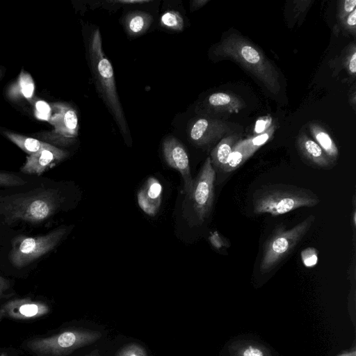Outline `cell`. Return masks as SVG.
Here are the masks:
<instances>
[{
  "mask_svg": "<svg viewBox=\"0 0 356 356\" xmlns=\"http://www.w3.org/2000/svg\"><path fill=\"white\" fill-rule=\"evenodd\" d=\"M26 181L21 177L10 172H0V186H19L24 185Z\"/></svg>",
  "mask_w": 356,
  "mask_h": 356,
  "instance_id": "25",
  "label": "cell"
},
{
  "mask_svg": "<svg viewBox=\"0 0 356 356\" xmlns=\"http://www.w3.org/2000/svg\"><path fill=\"white\" fill-rule=\"evenodd\" d=\"M161 185L154 178H149L138 195L140 208L149 215H154L159 208L161 197Z\"/></svg>",
  "mask_w": 356,
  "mask_h": 356,
  "instance_id": "16",
  "label": "cell"
},
{
  "mask_svg": "<svg viewBox=\"0 0 356 356\" xmlns=\"http://www.w3.org/2000/svg\"><path fill=\"white\" fill-rule=\"evenodd\" d=\"M298 147L301 155L314 165L328 168L334 163V161L327 156L321 147L305 134L299 135Z\"/></svg>",
  "mask_w": 356,
  "mask_h": 356,
  "instance_id": "15",
  "label": "cell"
},
{
  "mask_svg": "<svg viewBox=\"0 0 356 356\" xmlns=\"http://www.w3.org/2000/svg\"><path fill=\"white\" fill-rule=\"evenodd\" d=\"M213 52L216 57L238 63L271 93L277 95L280 91V76L274 65L259 48L245 38L230 33L216 45Z\"/></svg>",
  "mask_w": 356,
  "mask_h": 356,
  "instance_id": "1",
  "label": "cell"
},
{
  "mask_svg": "<svg viewBox=\"0 0 356 356\" xmlns=\"http://www.w3.org/2000/svg\"><path fill=\"white\" fill-rule=\"evenodd\" d=\"M356 9L355 0H344L340 2L339 6L338 18L341 23L354 10Z\"/></svg>",
  "mask_w": 356,
  "mask_h": 356,
  "instance_id": "26",
  "label": "cell"
},
{
  "mask_svg": "<svg viewBox=\"0 0 356 356\" xmlns=\"http://www.w3.org/2000/svg\"><path fill=\"white\" fill-rule=\"evenodd\" d=\"M255 151L250 147L248 139L239 140L235 145L222 171L230 172L236 170Z\"/></svg>",
  "mask_w": 356,
  "mask_h": 356,
  "instance_id": "21",
  "label": "cell"
},
{
  "mask_svg": "<svg viewBox=\"0 0 356 356\" xmlns=\"http://www.w3.org/2000/svg\"><path fill=\"white\" fill-rule=\"evenodd\" d=\"M314 220V216L310 215L290 229L275 230L264 244L260 271L268 273L282 261L308 232Z\"/></svg>",
  "mask_w": 356,
  "mask_h": 356,
  "instance_id": "5",
  "label": "cell"
},
{
  "mask_svg": "<svg viewBox=\"0 0 356 356\" xmlns=\"http://www.w3.org/2000/svg\"><path fill=\"white\" fill-rule=\"evenodd\" d=\"M320 202L312 191L283 184H267L252 195L253 211L256 214L279 216L300 207H312Z\"/></svg>",
  "mask_w": 356,
  "mask_h": 356,
  "instance_id": "3",
  "label": "cell"
},
{
  "mask_svg": "<svg viewBox=\"0 0 356 356\" xmlns=\"http://www.w3.org/2000/svg\"><path fill=\"white\" fill-rule=\"evenodd\" d=\"M204 105L209 111L231 114L239 112L245 106V103L235 95L218 92L210 95Z\"/></svg>",
  "mask_w": 356,
  "mask_h": 356,
  "instance_id": "14",
  "label": "cell"
},
{
  "mask_svg": "<svg viewBox=\"0 0 356 356\" xmlns=\"http://www.w3.org/2000/svg\"><path fill=\"white\" fill-rule=\"evenodd\" d=\"M337 356H356L355 348L353 347L350 350L343 351V352L341 353L340 354H339Z\"/></svg>",
  "mask_w": 356,
  "mask_h": 356,
  "instance_id": "36",
  "label": "cell"
},
{
  "mask_svg": "<svg viewBox=\"0 0 356 356\" xmlns=\"http://www.w3.org/2000/svg\"><path fill=\"white\" fill-rule=\"evenodd\" d=\"M1 132L8 139L29 155L40 151L42 148L51 145L39 139L25 136L12 131L3 130Z\"/></svg>",
  "mask_w": 356,
  "mask_h": 356,
  "instance_id": "22",
  "label": "cell"
},
{
  "mask_svg": "<svg viewBox=\"0 0 356 356\" xmlns=\"http://www.w3.org/2000/svg\"><path fill=\"white\" fill-rule=\"evenodd\" d=\"M234 133L232 124L220 120L201 118L195 120L188 129L191 142L199 147H208L225 136Z\"/></svg>",
  "mask_w": 356,
  "mask_h": 356,
  "instance_id": "10",
  "label": "cell"
},
{
  "mask_svg": "<svg viewBox=\"0 0 356 356\" xmlns=\"http://www.w3.org/2000/svg\"><path fill=\"white\" fill-rule=\"evenodd\" d=\"M161 25L172 31H181L184 29V22L181 15L177 10H168L161 17Z\"/></svg>",
  "mask_w": 356,
  "mask_h": 356,
  "instance_id": "24",
  "label": "cell"
},
{
  "mask_svg": "<svg viewBox=\"0 0 356 356\" xmlns=\"http://www.w3.org/2000/svg\"><path fill=\"white\" fill-rule=\"evenodd\" d=\"M208 0H193L190 2V10L194 12L208 3Z\"/></svg>",
  "mask_w": 356,
  "mask_h": 356,
  "instance_id": "34",
  "label": "cell"
},
{
  "mask_svg": "<svg viewBox=\"0 0 356 356\" xmlns=\"http://www.w3.org/2000/svg\"><path fill=\"white\" fill-rule=\"evenodd\" d=\"M120 356H145L142 350L136 347H130L123 350Z\"/></svg>",
  "mask_w": 356,
  "mask_h": 356,
  "instance_id": "33",
  "label": "cell"
},
{
  "mask_svg": "<svg viewBox=\"0 0 356 356\" xmlns=\"http://www.w3.org/2000/svg\"><path fill=\"white\" fill-rule=\"evenodd\" d=\"M226 356H273L272 351L260 342L238 339L229 343Z\"/></svg>",
  "mask_w": 356,
  "mask_h": 356,
  "instance_id": "17",
  "label": "cell"
},
{
  "mask_svg": "<svg viewBox=\"0 0 356 356\" xmlns=\"http://www.w3.org/2000/svg\"><path fill=\"white\" fill-rule=\"evenodd\" d=\"M10 288V282L6 278L0 275V299L9 297L10 295L8 293Z\"/></svg>",
  "mask_w": 356,
  "mask_h": 356,
  "instance_id": "32",
  "label": "cell"
},
{
  "mask_svg": "<svg viewBox=\"0 0 356 356\" xmlns=\"http://www.w3.org/2000/svg\"><path fill=\"white\" fill-rule=\"evenodd\" d=\"M68 156V152L51 145L29 155L20 171L25 174L40 175L63 161Z\"/></svg>",
  "mask_w": 356,
  "mask_h": 356,
  "instance_id": "13",
  "label": "cell"
},
{
  "mask_svg": "<svg viewBox=\"0 0 356 356\" xmlns=\"http://www.w3.org/2000/svg\"><path fill=\"white\" fill-rule=\"evenodd\" d=\"M162 151L168 165L178 170L182 176L184 191L188 195L193 185L188 153L184 146L175 137L166 138L163 142Z\"/></svg>",
  "mask_w": 356,
  "mask_h": 356,
  "instance_id": "12",
  "label": "cell"
},
{
  "mask_svg": "<svg viewBox=\"0 0 356 356\" xmlns=\"http://www.w3.org/2000/svg\"><path fill=\"white\" fill-rule=\"evenodd\" d=\"M271 119L265 118L259 119L255 125L254 131L256 134H261L266 131L270 124Z\"/></svg>",
  "mask_w": 356,
  "mask_h": 356,
  "instance_id": "31",
  "label": "cell"
},
{
  "mask_svg": "<svg viewBox=\"0 0 356 356\" xmlns=\"http://www.w3.org/2000/svg\"><path fill=\"white\" fill-rule=\"evenodd\" d=\"M149 0H115L111 1L112 3L121 4H143L150 2Z\"/></svg>",
  "mask_w": 356,
  "mask_h": 356,
  "instance_id": "35",
  "label": "cell"
},
{
  "mask_svg": "<svg viewBox=\"0 0 356 356\" xmlns=\"http://www.w3.org/2000/svg\"><path fill=\"white\" fill-rule=\"evenodd\" d=\"M240 136L233 133L222 138L211 152V162L213 168L222 171L227 163L228 159L233 151Z\"/></svg>",
  "mask_w": 356,
  "mask_h": 356,
  "instance_id": "18",
  "label": "cell"
},
{
  "mask_svg": "<svg viewBox=\"0 0 356 356\" xmlns=\"http://www.w3.org/2000/svg\"><path fill=\"white\" fill-rule=\"evenodd\" d=\"M344 29L350 33H355L356 29V9L349 14L341 22Z\"/></svg>",
  "mask_w": 356,
  "mask_h": 356,
  "instance_id": "29",
  "label": "cell"
},
{
  "mask_svg": "<svg viewBox=\"0 0 356 356\" xmlns=\"http://www.w3.org/2000/svg\"><path fill=\"white\" fill-rule=\"evenodd\" d=\"M0 356H7V354L5 352L0 353Z\"/></svg>",
  "mask_w": 356,
  "mask_h": 356,
  "instance_id": "38",
  "label": "cell"
},
{
  "mask_svg": "<svg viewBox=\"0 0 356 356\" xmlns=\"http://www.w3.org/2000/svg\"><path fill=\"white\" fill-rule=\"evenodd\" d=\"M47 302L31 298L9 300L0 307V321L3 318L18 321H31L43 317L49 313Z\"/></svg>",
  "mask_w": 356,
  "mask_h": 356,
  "instance_id": "11",
  "label": "cell"
},
{
  "mask_svg": "<svg viewBox=\"0 0 356 356\" xmlns=\"http://www.w3.org/2000/svg\"><path fill=\"white\" fill-rule=\"evenodd\" d=\"M53 108L54 113L49 118V122L54 129L50 132L40 134L38 138L54 146H69L74 143L78 134L76 111L72 106L65 103L54 104Z\"/></svg>",
  "mask_w": 356,
  "mask_h": 356,
  "instance_id": "7",
  "label": "cell"
},
{
  "mask_svg": "<svg viewBox=\"0 0 356 356\" xmlns=\"http://www.w3.org/2000/svg\"><path fill=\"white\" fill-rule=\"evenodd\" d=\"M61 198L53 189L36 190L32 193L17 195L3 209L9 222L24 221L38 224L49 218L59 208Z\"/></svg>",
  "mask_w": 356,
  "mask_h": 356,
  "instance_id": "4",
  "label": "cell"
},
{
  "mask_svg": "<svg viewBox=\"0 0 356 356\" xmlns=\"http://www.w3.org/2000/svg\"><path fill=\"white\" fill-rule=\"evenodd\" d=\"M272 132V129H270L262 133V134H261L251 138H248L250 147L256 152L261 145L268 140Z\"/></svg>",
  "mask_w": 356,
  "mask_h": 356,
  "instance_id": "27",
  "label": "cell"
},
{
  "mask_svg": "<svg viewBox=\"0 0 356 356\" xmlns=\"http://www.w3.org/2000/svg\"><path fill=\"white\" fill-rule=\"evenodd\" d=\"M152 22L153 18L149 13L140 10L129 12L123 19L124 29L131 37H136L145 33Z\"/></svg>",
  "mask_w": 356,
  "mask_h": 356,
  "instance_id": "19",
  "label": "cell"
},
{
  "mask_svg": "<svg viewBox=\"0 0 356 356\" xmlns=\"http://www.w3.org/2000/svg\"><path fill=\"white\" fill-rule=\"evenodd\" d=\"M16 83L11 90V92L13 91L10 93L11 95L17 91V95L19 93L26 99L32 97L34 91V83L29 73L22 72Z\"/></svg>",
  "mask_w": 356,
  "mask_h": 356,
  "instance_id": "23",
  "label": "cell"
},
{
  "mask_svg": "<svg viewBox=\"0 0 356 356\" xmlns=\"http://www.w3.org/2000/svg\"><path fill=\"white\" fill-rule=\"evenodd\" d=\"M301 257L305 266L307 267L314 266L318 261L316 251L312 248L304 250L302 252Z\"/></svg>",
  "mask_w": 356,
  "mask_h": 356,
  "instance_id": "28",
  "label": "cell"
},
{
  "mask_svg": "<svg viewBox=\"0 0 356 356\" xmlns=\"http://www.w3.org/2000/svg\"><path fill=\"white\" fill-rule=\"evenodd\" d=\"M86 336L74 330H67L49 337L28 340L24 348L35 356H62L81 345Z\"/></svg>",
  "mask_w": 356,
  "mask_h": 356,
  "instance_id": "9",
  "label": "cell"
},
{
  "mask_svg": "<svg viewBox=\"0 0 356 356\" xmlns=\"http://www.w3.org/2000/svg\"><path fill=\"white\" fill-rule=\"evenodd\" d=\"M66 232L65 227H60L44 235L16 238L9 253L10 262L17 268L29 265L51 251Z\"/></svg>",
  "mask_w": 356,
  "mask_h": 356,
  "instance_id": "6",
  "label": "cell"
},
{
  "mask_svg": "<svg viewBox=\"0 0 356 356\" xmlns=\"http://www.w3.org/2000/svg\"><path fill=\"white\" fill-rule=\"evenodd\" d=\"M216 171L207 157L198 175L193 179L188 195L197 220L202 222L210 215L214 202Z\"/></svg>",
  "mask_w": 356,
  "mask_h": 356,
  "instance_id": "8",
  "label": "cell"
},
{
  "mask_svg": "<svg viewBox=\"0 0 356 356\" xmlns=\"http://www.w3.org/2000/svg\"><path fill=\"white\" fill-rule=\"evenodd\" d=\"M6 74V68L3 66H0V81L3 79Z\"/></svg>",
  "mask_w": 356,
  "mask_h": 356,
  "instance_id": "37",
  "label": "cell"
},
{
  "mask_svg": "<svg viewBox=\"0 0 356 356\" xmlns=\"http://www.w3.org/2000/svg\"><path fill=\"white\" fill-rule=\"evenodd\" d=\"M309 131L314 140L321 147L327 156L333 161L339 156V149L330 134L321 125L309 124Z\"/></svg>",
  "mask_w": 356,
  "mask_h": 356,
  "instance_id": "20",
  "label": "cell"
},
{
  "mask_svg": "<svg viewBox=\"0 0 356 356\" xmlns=\"http://www.w3.org/2000/svg\"><path fill=\"white\" fill-rule=\"evenodd\" d=\"M88 54L90 67L97 90L124 138L130 140L129 127L116 90L113 69L104 54L99 29H96L91 35Z\"/></svg>",
  "mask_w": 356,
  "mask_h": 356,
  "instance_id": "2",
  "label": "cell"
},
{
  "mask_svg": "<svg viewBox=\"0 0 356 356\" xmlns=\"http://www.w3.org/2000/svg\"><path fill=\"white\" fill-rule=\"evenodd\" d=\"M348 56L345 60V66L350 74L355 75L356 73V51L355 46H353L352 50Z\"/></svg>",
  "mask_w": 356,
  "mask_h": 356,
  "instance_id": "30",
  "label": "cell"
}]
</instances>
